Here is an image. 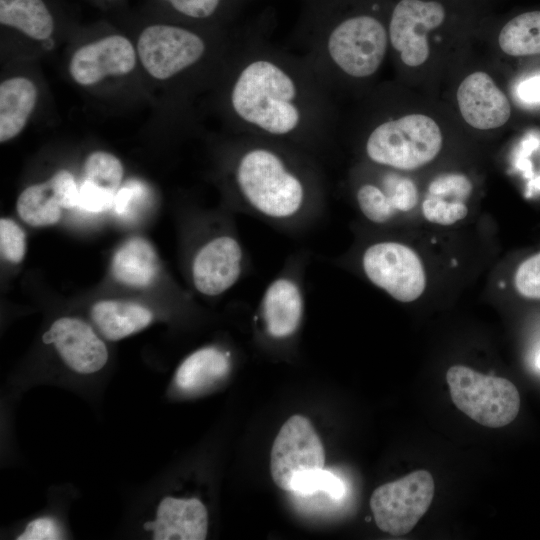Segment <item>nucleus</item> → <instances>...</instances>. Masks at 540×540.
I'll return each mask as SVG.
<instances>
[{
    "label": "nucleus",
    "instance_id": "6ab92c4d",
    "mask_svg": "<svg viewBox=\"0 0 540 540\" xmlns=\"http://www.w3.org/2000/svg\"><path fill=\"white\" fill-rule=\"evenodd\" d=\"M159 272V260L154 247L141 237L130 238L115 252L111 261L114 279L131 288L150 286Z\"/></svg>",
    "mask_w": 540,
    "mask_h": 540
},
{
    "label": "nucleus",
    "instance_id": "aec40b11",
    "mask_svg": "<svg viewBox=\"0 0 540 540\" xmlns=\"http://www.w3.org/2000/svg\"><path fill=\"white\" fill-rule=\"evenodd\" d=\"M91 317L101 334L118 341L137 333L153 320L152 312L137 303L121 300H102L91 309Z\"/></svg>",
    "mask_w": 540,
    "mask_h": 540
},
{
    "label": "nucleus",
    "instance_id": "2f4dec72",
    "mask_svg": "<svg viewBox=\"0 0 540 540\" xmlns=\"http://www.w3.org/2000/svg\"><path fill=\"white\" fill-rule=\"evenodd\" d=\"M116 193L103 189L84 179L79 186L78 207L88 212H103L113 208Z\"/></svg>",
    "mask_w": 540,
    "mask_h": 540
},
{
    "label": "nucleus",
    "instance_id": "7c9ffc66",
    "mask_svg": "<svg viewBox=\"0 0 540 540\" xmlns=\"http://www.w3.org/2000/svg\"><path fill=\"white\" fill-rule=\"evenodd\" d=\"M514 283L520 295L529 299H540V252L519 265Z\"/></svg>",
    "mask_w": 540,
    "mask_h": 540
},
{
    "label": "nucleus",
    "instance_id": "f8f14e48",
    "mask_svg": "<svg viewBox=\"0 0 540 540\" xmlns=\"http://www.w3.org/2000/svg\"><path fill=\"white\" fill-rule=\"evenodd\" d=\"M137 50L120 34L107 35L79 47L71 56L68 71L80 86H93L109 76L131 73L137 62Z\"/></svg>",
    "mask_w": 540,
    "mask_h": 540
},
{
    "label": "nucleus",
    "instance_id": "c9c22d12",
    "mask_svg": "<svg viewBox=\"0 0 540 540\" xmlns=\"http://www.w3.org/2000/svg\"><path fill=\"white\" fill-rule=\"evenodd\" d=\"M538 364H539V366H540V356H539V359H538Z\"/></svg>",
    "mask_w": 540,
    "mask_h": 540
},
{
    "label": "nucleus",
    "instance_id": "f3484780",
    "mask_svg": "<svg viewBox=\"0 0 540 540\" xmlns=\"http://www.w3.org/2000/svg\"><path fill=\"white\" fill-rule=\"evenodd\" d=\"M232 360L228 350L217 345H208L189 354L175 371V387L184 393L201 392L226 378Z\"/></svg>",
    "mask_w": 540,
    "mask_h": 540
},
{
    "label": "nucleus",
    "instance_id": "39448f33",
    "mask_svg": "<svg viewBox=\"0 0 540 540\" xmlns=\"http://www.w3.org/2000/svg\"><path fill=\"white\" fill-rule=\"evenodd\" d=\"M310 253L290 254L264 289L255 321L267 339L285 342L299 332L305 312V276Z\"/></svg>",
    "mask_w": 540,
    "mask_h": 540
},
{
    "label": "nucleus",
    "instance_id": "5701e85b",
    "mask_svg": "<svg viewBox=\"0 0 540 540\" xmlns=\"http://www.w3.org/2000/svg\"><path fill=\"white\" fill-rule=\"evenodd\" d=\"M498 44L509 56L540 54V10L524 12L510 19L499 33Z\"/></svg>",
    "mask_w": 540,
    "mask_h": 540
},
{
    "label": "nucleus",
    "instance_id": "dca6fc26",
    "mask_svg": "<svg viewBox=\"0 0 540 540\" xmlns=\"http://www.w3.org/2000/svg\"><path fill=\"white\" fill-rule=\"evenodd\" d=\"M144 527L155 540H203L208 532V512L197 498L166 496Z\"/></svg>",
    "mask_w": 540,
    "mask_h": 540
},
{
    "label": "nucleus",
    "instance_id": "6e6552de",
    "mask_svg": "<svg viewBox=\"0 0 540 540\" xmlns=\"http://www.w3.org/2000/svg\"><path fill=\"white\" fill-rule=\"evenodd\" d=\"M364 276L399 302L418 299L426 286L423 264L409 246L391 240L367 245L359 257Z\"/></svg>",
    "mask_w": 540,
    "mask_h": 540
},
{
    "label": "nucleus",
    "instance_id": "9d476101",
    "mask_svg": "<svg viewBox=\"0 0 540 540\" xmlns=\"http://www.w3.org/2000/svg\"><path fill=\"white\" fill-rule=\"evenodd\" d=\"M323 444L312 423L303 415L291 416L279 430L270 454L274 483L291 491L297 478L324 468Z\"/></svg>",
    "mask_w": 540,
    "mask_h": 540
},
{
    "label": "nucleus",
    "instance_id": "f257e3e1",
    "mask_svg": "<svg viewBox=\"0 0 540 540\" xmlns=\"http://www.w3.org/2000/svg\"><path fill=\"white\" fill-rule=\"evenodd\" d=\"M267 30L263 23L244 26L217 80L223 117L234 134L284 142L320 159L337 124L334 95Z\"/></svg>",
    "mask_w": 540,
    "mask_h": 540
},
{
    "label": "nucleus",
    "instance_id": "f03ea898",
    "mask_svg": "<svg viewBox=\"0 0 540 540\" xmlns=\"http://www.w3.org/2000/svg\"><path fill=\"white\" fill-rule=\"evenodd\" d=\"M222 177L233 210L284 234H303L325 214L327 187L319 158L296 146L232 133Z\"/></svg>",
    "mask_w": 540,
    "mask_h": 540
},
{
    "label": "nucleus",
    "instance_id": "7ed1b4c3",
    "mask_svg": "<svg viewBox=\"0 0 540 540\" xmlns=\"http://www.w3.org/2000/svg\"><path fill=\"white\" fill-rule=\"evenodd\" d=\"M378 12L361 0H300L296 53L333 95L368 81L383 64L389 37Z\"/></svg>",
    "mask_w": 540,
    "mask_h": 540
},
{
    "label": "nucleus",
    "instance_id": "423d86ee",
    "mask_svg": "<svg viewBox=\"0 0 540 540\" xmlns=\"http://www.w3.org/2000/svg\"><path fill=\"white\" fill-rule=\"evenodd\" d=\"M446 381L455 406L480 425L500 428L519 413V392L506 378L453 365L447 370Z\"/></svg>",
    "mask_w": 540,
    "mask_h": 540
},
{
    "label": "nucleus",
    "instance_id": "9b49d317",
    "mask_svg": "<svg viewBox=\"0 0 540 540\" xmlns=\"http://www.w3.org/2000/svg\"><path fill=\"white\" fill-rule=\"evenodd\" d=\"M446 11L437 1L399 0L387 22L389 45L407 67L421 66L428 59V33L445 20Z\"/></svg>",
    "mask_w": 540,
    "mask_h": 540
},
{
    "label": "nucleus",
    "instance_id": "c756f323",
    "mask_svg": "<svg viewBox=\"0 0 540 540\" xmlns=\"http://www.w3.org/2000/svg\"><path fill=\"white\" fill-rule=\"evenodd\" d=\"M0 250L2 257L14 264L20 263L26 253V235L11 219L0 220Z\"/></svg>",
    "mask_w": 540,
    "mask_h": 540
},
{
    "label": "nucleus",
    "instance_id": "393cba45",
    "mask_svg": "<svg viewBox=\"0 0 540 540\" xmlns=\"http://www.w3.org/2000/svg\"><path fill=\"white\" fill-rule=\"evenodd\" d=\"M83 170L84 179L93 184L113 193L120 189L124 169L115 155L106 151H94L87 156Z\"/></svg>",
    "mask_w": 540,
    "mask_h": 540
},
{
    "label": "nucleus",
    "instance_id": "473e14b6",
    "mask_svg": "<svg viewBox=\"0 0 540 540\" xmlns=\"http://www.w3.org/2000/svg\"><path fill=\"white\" fill-rule=\"evenodd\" d=\"M63 538V529L57 519L42 516L31 520L16 537L18 540H56Z\"/></svg>",
    "mask_w": 540,
    "mask_h": 540
},
{
    "label": "nucleus",
    "instance_id": "a211bd4d",
    "mask_svg": "<svg viewBox=\"0 0 540 540\" xmlns=\"http://www.w3.org/2000/svg\"><path fill=\"white\" fill-rule=\"evenodd\" d=\"M38 99L35 83L23 76L10 77L0 84V142L17 137L27 125Z\"/></svg>",
    "mask_w": 540,
    "mask_h": 540
},
{
    "label": "nucleus",
    "instance_id": "f704fd0d",
    "mask_svg": "<svg viewBox=\"0 0 540 540\" xmlns=\"http://www.w3.org/2000/svg\"><path fill=\"white\" fill-rule=\"evenodd\" d=\"M519 98L527 103H540V75L526 79L518 86Z\"/></svg>",
    "mask_w": 540,
    "mask_h": 540
},
{
    "label": "nucleus",
    "instance_id": "2eb2a0df",
    "mask_svg": "<svg viewBox=\"0 0 540 540\" xmlns=\"http://www.w3.org/2000/svg\"><path fill=\"white\" fill-rule=\"evenodd\" d=\"M459 111L467 124L479 130L503 126L511 116V106L492 77L476 71L460 83L456 93Z\"/></svg>",
    "mask_w": 540,
    "mask_h": 540
},
{
    "label": "nucleus",
    "instance_id": "0eeeda50",
    "mask_svg": "<svg viewBox=\"0 0 540 540\" xmlns=\"http://www.w3.org/2000/svg\"><path fill=\"white\" fill-rule=\"evenodd\" d=\"M233 221L227 220L194 250L189 266L194 289L207 297L220 296L250 270V258Z\"/></svg>",
    "mask_w": 540,
    "mask_h": 540
},
{
    "label": "nucleus",
    "instance_id": "b1692460",
    "mask_svg": "<svg viewBox=\"0 0 540 540\" xmlns=\"http://www.w3.org/2000/svg\"><path fill=\"white\" fill-rule=\"evenodd\" d=\"M354 198L363 217L376 225L387 224L397 216L374 174L358 179Z\"/></svg>",
    "mask_w": 540,
    "mask_h": 540
},
{
    "label": "nucleus",
    "instance_id": "cd10ccee",
    "mask_svg": "<svg viewBox=\"0 0 540 540\" xmlns=\"http://www.w3.org/2000/svg\"><path fill=\"white\" fill-rule=\"evenodd\" d=\"M471 193L472 183L467 176L461 173H444L429 183L426 195L466 203Z\"/></svg>",
    "mask_w": 540,
    "mask_h": 540
},
{
    "label": "nucleus",
    "instance_id": "c85d7f7f",
    "mask_svg": "<svg viewBox=\"0 0 540 540\" xmlns=\"http://www.w3.org/2000/svg\"><path fill=\"white\" fill-rule=\"evenodd\" d=\"M422 213L431 223L449 226L468 214V207L463 202H453L435 196L426 195L422 202Z\"/></svg>",
    "mask_w": 540,
    "mask_h": 540
},
{
    "label": "nucleus",
    "instance_id": "ddd939ff",
    "mask_svg": "<svg viewBox=\"0 0 540 540\" xmlns=\"http://www.w3.org/2000/svg\"><path fill=\"white\" fill-rule=\"evenodd\" d=\"M43 341L52 344L64 364L77 374L97 373L108 361L105 343L88 323L79 318L55 320L43 335Z\"/></svg>",
    "mask_w": 540,
    "mask_h": 540
},
{
    "label": "nucleus",
    "instance_id": "1a4fd4ad",
    "mask_svg": "<svg viewBox=\"0 0 540 540\" xmlns=\"http://www.w3.org/2000/svg\"><path fill=\"white\" fill-rule=\"evenodd\" d=\"M434 492L433 477L423 469L377 487L370 497L377 527L393 536L409 533L429 509Z\"/></svg>",
    "mask_w": 540,
    "mask_h": 540
},
{
    "label": "nucleus",
    "instance_id": "72a5a7b5",
    "mask_svg": "<svg viewBox=\"0 0 540 540\" xmlns=\"http://www.w3.org/2000/svg\"><path fill=\"white\" fill-rule=\"evenodd\" d=\"M144 190L141 184L135 181L120 187L115 195L114 211L120 216L130 215L134 203L138 202L144 196Z\"/></svg>",
    "mask_w": 540,
    "mask_h": 540
},
{
    "label": "nucleus",
    "instance_id": "412c9836",
    "mask_svg": "<svg viewBox=\"0 0 540 540\" xmlns=\"http://www.w3.org/2000/svg\"><path fill=\"white\" fill-rule=\"evenodd\" d=\"M176 22L212 28H226L248 0H157Z\"/></svg>",
    "mask_w": 540,
    "mask_h": 540
},
{
    "label": "nucleus",
    "instance_id": "4468645a",
    "mask_svg": "<svg viewBox=\"0 0 540 540\" xmlns=\"http://www.w3.org/2000/svg\"><path fill=\"white\" fill-rule=\"evenodd\" d=\"M79 187L71 172L57 171L45 182L24 189L17 199L19 217L34 227L56 224L63 209L78 207Z\"/></svg>",
    "mask_w": 540,
    "mask_h": 540
},
{
    "label": "nucleus",
    "instance_id": "a878e982",
    "mask_svg": "<svg viewBox=\"0 0 540 540\" xmlns=\"http://www.w3.org/2000/svg\"><path fill=\"white\" fill-rule=\"evenodd\" d=\"M378 168L380 170L373 174L397 215L411 211L418 202L415 183L396 170Z\"/></svg>",
    "mask_w": 540,
    "mask_h": 540
},
{
    "label": "nucleus",
    "instance_id": "bb28decb",
    "mask_svg": "<svg viewBox=\"0 0 540 540\" xmlns=\"http://www.w3.org/2000/svg\"><path fill=\"white\" fill-rule=\"evenodd\" d=\"M291 492L304 497L322 492L331 499L340 500L345 495V485L337 475L322 468L297 478Z\"/></svg>",
    "mask_w": 540,
    "mask_h": 540
},
{
    "label": "nucleus",
    "instance_id": "20e7f679",
    "mask_svg": "<svg viewBox=\"0 0 540 540\" xmlns=\"http://www.w3.org/2000/svg\"><path fill=\"white\" fill-rule=\"evenodd\" d=\"M443 143L437 122L424 114L378 121L366 132L363 153L377 167L409 171L431 162Z\"/></svg>",
    "mask_w": 540,
    "mask_h": 540
},
{
    "label": "nucleus",
    "instance_id": "4be33fe9",
    "mask_svg": "<svg viewBox=\"0 0 540 540\" xmlns=\"http://www.w3.org/2000/svg\"><path fill=\"white\" fill-rule=\"evenodd\" d=\"M0 23L36 41L49 39L55 29L53 14L44 0H0Z\"/></svg>",
    "mask_w": 540,
    "mask_h": 540
}]
</instances>
